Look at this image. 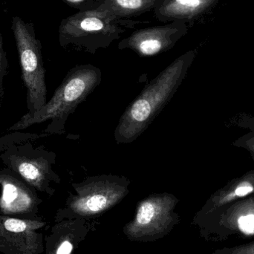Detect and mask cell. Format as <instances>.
Here are the masks:
<instances>
[{"instance_id":"obj_16","label":"cell","mask_w":254,"mask_h":254,"mask_svg":"<svg viewBox=\"0 0 254 254\" xmlns=\"http://www.w3.org/2000/svg\"><path fill=\"white\" fill-rule=\"evenodd\" d=\"M73 246L68 241H64L61 243L58 247L55 249L54 254H71Z\"/></svg>"},{"instance_id":"obj_1","label":"cell","mask_w":254,"mask_h":254,"mask_svg":"<svg viewBox=\"0 0 254 254\" xmlns=\"http://www.w3.org/2000/svg\"><path fill=\"white\" fill-rule=\"evenodd\" d=\"M192 56L188 52L176 58L128 105L115 130L118 144L134 141L156 119L181 86Z\"/></svg>"},{"instance_id":"obj_6","label":"cell","mask_w":254,"mask_h":254,"mask_svg":"<svg viewBox=\"0 0 254 254\" xmlns=\"http://www.w3.org/2000/svg\"><path fill=\"white\" fill-rule=\"evenodd\" d=\"M130 181L117 175L91 176L73 184L77 195L70 201L69 208L81 213H96L116 204L128 193Z\"/></svg>"},{"instance_id":"obj_12","label":"cell","mask_w":254,"mask_h":254,"mask_svg":"<svg viewBox=\"0 0 254 254\" xmlns=\"http://www.w3.org/2000/svg\"><path fill=\"white\" fill-rule=\"evenodd\" d=\"M14 132L5 134L0 137V153L7 150L10 146L15 144L25 143V142L33 141L37 140L40 137L48 136L46 133L41 132V134L31 132H20V131H13Z\"/></svg>"},{"instance_id":"obj_14","label":"cell","mask_w":254,"mask_h":254,"mask_svg":"<svg viewBox=\"0 0 254 254\" xmlns=\"http://www.w3.org/2000/svg\"><path fill=\"white\" fill-rule=\"evenodd\" d=\"M7 67H8V61H7V54L4 51L3 37L0 32V100L4 95L3 82H4V77L7 74Z\"/></svg>"},{"instance_id":"obj_9","label":"cell","mask_w":254,"mask_h":254,"mask_svg":"<svg viewBox=\"0 0 254 254\" xmlns=\"http://www.w3.org/2000/svg\"><path fill=\"white\" fill-rule=\"evenodd\" d=\"M44 225L39 219H19L0 214V254H41L43 236L38 230Z\"/></svg>"},{"instance_id":"obj_3","label":"cell","mask_w":254,"mask_h":254,"mask_svg":"<svg viewBox=\"0 0 254 254\" xmlns=\"http://www.w3.org/2000/svg\"><path fill=\"white\" fill-rule=\"evenodd\" d=\"M149 22L119 18L107 10H80L61 21L59 43L64 49L72 46L95 55L99 49L110 47L137 25Z\"/></svg>"},{"instance_id":"obj_11","label":"cell","mask_w":254,"mask_h":254,"mask_svg":"<svg viewBox=\"0 0 254 254\" xmlns=\"http://www.w3.org/2000/svg\"><path fill=\"white\" fill-rule=\"evenodd\" d=\"M165 0H98L95 8L107 10L119 18L132 19L154 10Z\"/></svg>"},{"instance_id":"obj_13","label":"cell","mask_w":254,"mask_h":254,"mask_svg":"<svg viewBox=\"0 0 254 254\" xmlns=\"http://www.w3.org/2000/svg\"><path fill=\"white\" fill-rule=\"evenodd\" d=\"M213 254H254V240L233 247L218 249Z\"/></svg>"},{"instance_id":"obj_2","label":"cell","mask_w":254,"mask_h":254,"mask_svg":"<svg viewBox=\"0 0 254 254\" xmlns=\"http://www.w3.org/2000/svg\"><path fill=\"white\" fill-rule=\"evenodd\" d=\"M101 80L102 72L98 67L92 64L73 67L43 108L34 114L24 115L7 131H19L32 125L50 122L42 132L48 135L64 134L68 117L99 86Z\"/></svg>"},{"instance_id":"obj_5","label":"cell","mask_w":254,"mask_h":254,"mask_svg":"<svg viewBox=\"0 0 254 254\" xmlns=\"http://www.w3.org/2000/svg\"><path fill=\"white\" fill-rule=\"evenodd\" d=\"M0 160L37 191L52 195V185L61 183L53 169L56 154L43 145L34 147L31 141L13 145L0 153Z\"/></svg>"},{"instance_id":"obj_7","label":"cell","mask_w":254,"mask_h":254,"mask_svg":"<svg viewBox=\"0 0 254 254\" xmlns=\"http://www.w3.org/2000/svg\"><path fill=\"white\" fill-rule=\"evenodd\" d=\"M0 214L19 219H38L42 200L36 190L10 169L0 168Z\"/></svg>"},{"instance_id":"obj_4","label":"cell","mask_w":254,"mask_h":254,"mask_svg":"<svg viewBox=\"0 0 254 254\" xmlns=\"http://www.w3.org/2000/svg\"><path fill=\"white\" fill-rule=\"evenodd\" d=\"M11 30L16 42L22 80L27 91V107L34 114L47 103L46 69L42 54V43L36 36L33 22H26L15 16Z\"/></svg>"},{"instance_id":"obj_10","label":"cell","mask_w":254,"mask_h":254,"mask_svg":"<svg viewBox=\"0 0 254 254\" xmlns=\"http://www.w3.org/2000/svg\"><path fill=\"white\" fill-rule=\"evenodd\" d=\"M209 232L212 240L225 243L254 237V202L219 209L212 213Z\"/></svg>"},{"instance_id":"obj_8","label":"cell","mask_w":254,"mask_h":254,"mask_svg":"<svg viewBox=\"0 0 254 254\" xmlns=\"http://www.w3.org/2000/svg\"><path fill=\"white\" fill-rule=\"evenodd\" d=\"M187 31L186 24L179 21L137 29L122 40L118 49H130L143 58L155 56L173 49Z\"/></svg>"},{"instance_id":"obj_15","label":"cell","mask_w":254,"mask_h":254,"mask_svg":"<svg viewBox=\"0 0 254 254\" xmlns=\"http://www.w3.org/2000/svg\"><path fill=\"white\" fill-rule=\"evenodd\" d=\"M70 6L80 10H92L95 8L98 0H68Z\"/></svg>"}]
</instances>
